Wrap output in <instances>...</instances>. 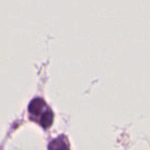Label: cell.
Returning a JSON list of instances; mask_svg holds the SVG:
<instances>
[{
  "instance_id": "obj_1",
  "label": "cell",
  "mask_w": 150,
  "mask_h": 150,
  "mask_svg": "<svg viewBox=\"0 0 150 150\" xmlns=\"http://www.w3.org/2000/svg\"><path fill=\"white\" fill-rule=\"evenodd\" d=\"M52 113L50 111H46L42 114V119H41V125H43L44 127H47L52 125Z\"/></svg>"
},
{
  "instance_id": "obj_2",
  "label": "cell",
  "mask_w": 150,
  "mask_h": 150,
  "mask_svg": "<svg viewBox=\"0 0 150 150\" xmlns=\"http://www.w3.org/2000/svg\"><path fill=\"white\" fill-rule=\"evenodd\" d=\"M65 147H66L65 143L63 141H60V140H56V141H54L50 146V150H64Z\"/></svg>"
}]
</instances>
